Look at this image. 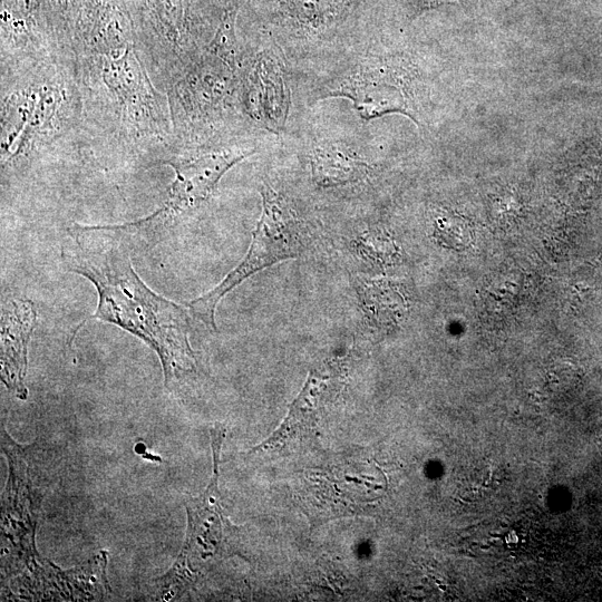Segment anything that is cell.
<instances>
[{
  "label": "cell",
  "instance_id": "cell-3",
  "mask_svg": "<svg viewBox=\"0 0 602 602\" xmlns=\"http://www.w3.org/2000/svg\"><path fill=\"white\" fill-rule=\"evenodd\" d=\"M260 193L262 215L246 258L210 293L188 304L191 313L212 329H217L218 304L233 288L277 262L296 258L304 249L300 222L285 198L267 184Z\"/></svg>",
  "mask_w": 602,
  "mask_h": 602
},
{
  "label": "cell",
  "instance_id": "cell-12",
  "mask_svg": "<svg viewBox=\"0 0 602 602\" xmlns=\"http://www.w3.org/2000/svg\"><path fill=\"white\" fill-rule=\"evenodd\" d=\"M2 14L40 24L47 29L42 13V0H2Z\"/></svg>",
  "mask_w": 602,
  "mask_h": 602
},
{
  "label": "cell",
  "instance_id": "cell-8",
  "mask_svg": "<svg viewBox=\"0 0 602 602\" xmlns=\"http://www.w3.org/2000/svg\"><path fill=\"white\" fill-rule=\"evenodd\" d=\"M247 112L269 131L285 129L290 109V92L283 66L271 54H261L247 75L244 85Z\"/></svg>",
  "mask_w": 602,
  "mask_h": 602
},
{
  "label": "cell",
  "instance_id": "cell-1",
  "mask_svg": "<svg viewBox=\"0 0 602 602\" xmlns=\"http://www.w3.org/2000/svg\"><path fill=\"white\" fill-rule=\"evenodd\" d=\"M63 250L67 269L90 281L99 294L92 319L119 326L152 347L161 359L165 386L196 371L189 342L188 310L155 294L135 273L129 249L115 227L71 229Z\"/></svg>",
  "mask_w": 602,
  "mask_h": 602
},
{
  "label": "cell",
  "instance_id": "cell-5",
  "mask_svg": "<svg viewBox=\"0 0 602 602\" xmlns=\"http://www.w3.org/2000/svg\"><path fill=\"white\" fill-rule=\"evenodd\" d=\"M135 44L124 51L94 56L105 99L128 132L161 137L169 128L167 109L141 64Z\"/></svg>",
  "mask_w": 602,
  "mask_h": 602
},
{
  "label": "cell",
  "instance_id": "cell-7",
  "mask_svg": "<svg viewBox=\"0 0 602 602\" xmlns=\"http://www.w3.org/2000/svg\"><path fill=\"white\" fill-rule=\"evenodd\" d=\"M325 97L351 101L359 118L365 122L392 113L410 116L417 122L404 84L393 74L371 70L358 72L327 91Z\"/></svg>",
  "mask_w": 602,
  "mask_h": 602
},
{
  "label": "cell",
  "instance_id": "cell-6",
  "mask_svg": "<svg viewBox=\"0 0 602 602\" xmlns=\"http://www.w3.org/2000/svg\"><path fill=\"white\" fill-rule=\"evenodd\" d=\"M138 37L180 55L197 27L196 0H126Z\"/></svg>",
  "mask_w": 602,
  "mask_h": 602
},
{
  "label": "cell",
  "instance_id": "cell-4",
  "mask_svg": "<svg viewBox=\"0 0 602 602\" xmlns=\"http://www.w3.org/2000/svg\"><path fill=\"white\" fill-rule=\"evenodd\" d=\"M254 149L231 148L163 161L176 172L163 206L151 216L116 226L125 236L153 238L207 201L223 176Z\"/></svg>",
  "mask_w": 602,
  "mask_h": 602
},
{
  "label": "cell",
  "instance_id": "cell-9",
  "mask_svg": "<svg viewBox=\"0 0 602 602\" xmlns=\"http://www.w3.org/2000/svg\"><path fill=\"white\" fill-rule=\"evenodd\" d=\"M332 385V375L315 370L310 373L303 391L291 405L286 420L264 443L251 453H286L300 449L315 438L318 414Z\"/></svg>",
  "mask_w": 602,
  "mask_h": 602
},
{
  "label": "cell",
  "instance_id": "cell-11",
  "mask_svg": "<svg viewBox=\"0 0 602 602\" xmlns=\"http://www.w3.org/2000/svg\"><path fill=\"white\" fill-rule=\"evenodd\" d=\"M313 179L318 187L345 186L365 177L368 165L353 151L337 143L317 145L310 157Z\"/></svg>",
  "mask_w": 602,
  "mask_h": 602
},
{
  "label": "cell",
  "instance_id": "cell-10",
  "mask_svg": "<svg viewBox=\"0 0 602 602\" xmlns=\"http://www.w3.org/2000/svg\"><path fill=\"white\" fill-rule=\"evenodd\" d=\"M36 323L32 301L17 300L3 310L2 365L3 382L17 397L26 400L24 385L27 368V345Z\"/></svg>",
  "mask_w": 602,
  "mask_h": 602
},
{
  "label": "cell",
  "instance_id": "cell-2",
  "mask_svg": "<svg viewBox=\"0 0 602 602\" xmlns=\"http://www.w3.org/2000/svg\"><path fill=\"white\" fill-rule=\"evenodd\" d=\"M225 438L226 429L222 426L211 430L212 479L199 498L187 503V540L177 562L161 579L164 600L182 595L219 561L240 555L241 529L231 523L223 510L218 488L220 455Z\"/></svg>",
  "mask_w": 602,
  "mask_h": 602
}]
</instances>
